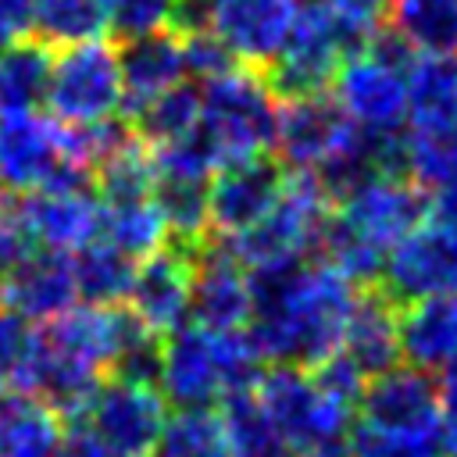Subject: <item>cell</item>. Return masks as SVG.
<instances>
[{"mask_svg": "<svg viewBox=\"0 0 457 457\" xmlns=\"http://www.w3.org/2000/svg\"><path fill=\"white\" fill-rule=\"evenodd\" d=\"M129 311L161 339L193 318V250L168 243L136 264Z\"/></svg>", "mask_w": 457, "mask_h": 457, "instance_id": "e0dca14e", "label": "cell"}, {"mask_svg": "<svg viewBox=\"0 0 457 457\" xmlns=\"http://www.w3.org/2000/svg\"><path fill=\"white\" fill-rule=\"evenodd\" d=\"M68 161L64 125L57 118L39 107L0 114V189L14 196L43 189Z\"/></svg>", "mask_w": 457, "mask_h": 457, "instance_id": "9a60e30c", "label": "cell"}, {"mask_svg": "<svg viewBox=\"0 0 457 457\" xmlns=\"http://www.w3.org/2000/svg\"><path fill=\"white\" fill-rule=\"evenodd\" d=\"M50 75V46L43 39H18L0 46V114L43 107Z\"/></svg>", "mask_w": 457, "mask_h": 457, "instance_id": "f546056e", "label": "cell"}, {"mask_svg": "<svg viewBox=\"0 0 457 457\" xmlns=\"http://www.w3.org/2000/svg\"><path fill=\"white\" fill-rule=\"evenodd\" d=\"M32 246L25 225H21V214H18V196L0 189V275Z\"/></svg>", "mask_w": 457, "mask_h": 457, "instance_id": "ab89813d", "label": "cell"}, {"mask_svg": "<svg viewBox=\"0 0 457 457\" xmlns=\"http://www.w3.org/2000/svg\"><path fill=\"white\" fill-rule=\"evenodd\" d=\"M253 307L250 268L225 239H207L193 250V318L207 328H246Z\"/></svg>", "mask_w": 457, "mask_h": 457, "instance_id": "ac0fdd59", "label": "cell"}, {"mask_svg": "<svg viewBox=\"0 0 457 457\" xmlns=\"http://www.w3.org/2000/svg\"><path fill=\"white\" fill-rule=\"evenodd\" d=\"M218 414H221L232 457H289V446L275 428L271 414L264 411V403L257 400L253 386L225 396L218 403Z\"/></svg>", "mask_w": 457, "mask_h": 457, "instance_id": "f1b7e54d", "label": "cell"}, {"mask_svg": "<svg viewBox=\"0 0 457 457\" xmlns=\"http://www.w3.org/2000/svg\"><path fill=\"white\" fill-rule=\"evenodd\" d=\"M175 18V0H111L107 7V32L125 43L146 32L171 29Z\"/></svg>", "mask_w": 457, "mask_h": 457, "instance_id": "74e56055", "label": "cell"}, {"mask_svg": "<svg viewBox=\"0 0 457 457\" xmlns=\"http://www.w3.org/2000/svg\"><path fill=\"white\" fill-rule=\"evenodd\" d=\"M107 7L111 0H39L36 39L46 46L100 39L107 36Z\"/></svg>", "mask_w": 457, "mask_h": 457, "instance_id": "e575fe53", "label": "cell"}, {"mask_svg": "<svg viewBox=\"0 0 457 457\" xmlns=\"http://www.w3.org/2000/svg\"><path fill=\"white\" fill-rule=\"evenodd\" d=\"M104 239H111L136 261L168 246L171 236H168V225H164V214H161L154 193L104 204Z\"/></svg>", "mask_w": 457, "mask_h": 457, "instance_id": "1f68e13d", "label": "cell"}, {"mask_svg": "<svg viewBox=\"0 0 457 457\" xmlns=\"http://www.w3.org/2000/svg\"><path fill=\"white\" fill-rule=\"evenodd\" d=\"M428 214L425 189L400 171H371L332 200L318 257L357 286L378 282L386 250Z\"/></svg>", "mask_w": 457, "mask_h": 457, "instance_id": "7a4b0ae2", "label": "cell"}, {"mask_svg": "<svg viewBox=\"0 0 457 457\" xmlns=\"http://www.w3.org/2000/svg\"><path fill=\"white\" fill-rule=\"evenodd\" d=\"M79 421H86L114 457H154L168 421V400L157 382L107 375L82 407Z\"/></svg>", "mask_w": 457, "mask_h": 457, "instance_id": "ba28073f", "label": "cell"}, {"mask_svg": "<svg viewBox=\"0 0 457 457\" xmlns=\"http://www.w3.org/2000/svg\"><path fill=\"white\" fill-rule=\"evenodd\" d=\"M289 457H343V453H289Z\"/></svg>", "mask_w": 457, "mask_h": 457, "instance_id": "f6af8a7d", "label": "cell"}, {"mask_svg": "<svg viewBox=\"0 0 457 457\" xmlns=\"http://www.w3.org/2000/svg\"><path fill=\"white\" fill-rule=\"evenodd\" d=\"M118 64H121V82H125V114L146 104L150 96L164 93L168 86L189 79L182 32L175 29L125 39L118 50Z\"/></svg>", "mask_w": 457, "mask_h": 457, "instance_id": "603a6c76", "label": "cell"}, {"mask_svg": "<svg viewBox=\"0 0 457 457\" xmlns=\"http://www.w3.org/2000/svg\"><path fill=\"white\" fill-rule=\"evenodd\" d=\"M39 0H0V46L36 36Z\"/></svg>", "mask_w": 457, "mask_h": 457, "instance_id": "b9f144b4", "label": "cell"}, {"mask_svg": "<svg viewBox=\"0 0 457 457\" xmlns=\"http://www.w3.org/2000/svg\"><path fill=\"white\" fill-rule=\"evenodd\" d=\"M332 218V196L321 186L314 171H289L286 182L268 207V214L250 225L243 236L225 239L246 268H268V264H293L318 257L325 225Z\"/></svg>", "mask_w": 457, "mask_h": 457, "instance_id": "8992f818", "label": "cell"}, {"mask_svg": "<svg viewBox=\"0 0 457 457\" xmlns=\"http://www.w3.org/2000/svg\"><path fill=\"white\" fill-rule=\"evenodd\" d=\"M54 457H114V453L93 436V428H89L86 421L68 418V421H64V436H61Z\"/></svg>", "mask_w": 457, "mask_h": 457, "instance_id": "7bdbcfd3", "label": "cell"}, {"mask_svg": "<svg viewBox=\"0 0 457 457\" xmlns=\"http://www.w3.org/2000/svg\"><path fill=\"white\" fill-rule=\"evenodd\" d=\"M439 411H436V432L443 457H457V364L439 375Z\"/></svg>", "mask_w": 457, "mask_h": 457, "instance_id": "60d3db41", "label": "cell"}, {"mask_svg": "<svg viewBox=\"0 0 457 457\" xmlns=\"http://www.w3.org/2000/svg\"><path fill=\"white\" fill-rule=\"evenodd\" d=\"M300 0H204V29H211L236 64L268 71L293 36Z\"/></svg>", "mask_w": 457, "mask_h": 457, "instance_id": "7c38bea8", "label": "cell"}, {"mask_svg": "<svg viewBox=\"0 0 457 457\" xmlns=\"http://www.w3.org/2000/svg\"><path fill=\"white\" fill-rule=\"evenodd\" d=\"M125 118L146 146L171 143L200 125V86H196V79H182V82L168 86L164 93L150 96L146 104L132 107Z\"/></svg>", "mask_w": 457, "mask_h": 457, "instance_id": "484cf974", "label": "cell"}, {"mask_svg": "<svg viewBox=\"0 0 457 457\" xmlns=\"http://www.w3.org/2000/svg\"><path fill=\"white\" fill-rule=\"evenodd\" d=\"M436 411H439L436 375L407 361H396L393 368L371 375L357 403V418L378 425H400V428H436Z\"/></svg>", "mask_w": 457, "mask_h": 457, "instance_id": "ffe728a7", "label": "cell"}, {"mask_svg": "<svg viewBox=\"0 0 457 457\" xmlns=\"http://www.w3.org/2000/svg\"><path fill=\"white\" fill-rule=\"evenodd\" d=\"M346 54H350L346 36H343L336 14L328 11V4L325 0H307V4H300L289 43L275 57V64L264 71V79H268V86L275 89L278 100L325 93Z\"/></svg>", "mask_w": 457, "mask_h": 457, "instance_id": "9c48e42d", "label": "cell"}, {"mask_svg": "<svg viewBox=\"0 0 457 457\" xmlns=\"http://www.w3.org/2000/svg\"><path fill=\"white\" fill-rule=\"evenodd\" d=\"M343 457H443L436 428H400L353 418Z\"/></svg>", "mask_w": 457, "mask_h": 457, "instance_id": "836d02e7", "label": "cell"}, {"mask_svg": "<svg viewBox=\"0 0 457 457\" xmlns=\"http://www.w3.org/2000/svg\"><path fill=\"white\" fill-rule=\"evenodd\" d=\"M328 93L364 132H400L407 125V71L375 57L371 50L346 54Z\"/></svg>", "mask_w": 457, "mask_h": 457, "instance_id": "8fae6325", "label": "cell"}, {"mask_svg": "<svg viewBox=\"0 0 457 457\" xmlns=\"http://www.w3.org/2000/svg\"><path fill=\"white\" fill-rule=\"evenodd\" d=\"M357 125L343 114L332 93H307L278 100V125H275V157L289 171H318L328 164L350 139Z\"/></svg>", "mask_w": 457, "mask_h": 457, "instance_id": "4fadbf2b", "label": "cell"}, {"mask_svg": "<svg viewBox=\"0 0 457 457\" xmlns=\"http://www.w3.org/2000/svg\"><path fill=\"white\" fill-rule=\"evenodd\" d=\"M425 204H428V214L432 218H439V221H446V225L457 228V175H450L439 186H432Z\"/></svg>", "mask_w": 457, "mask_h": 457, "instance_id": "ee69618b", "label": "cell"}, {"mask_svg": "<svg viewBox=\"0 0 457 457\" xmlns=\"http://www.w3.org/2000/svg\"><path fill=\"white\" fill-rule=\"evenodd\" d=\"M250 278L253 307L246 336L264 364H318L336 353L350 307L364 289L321 257L250 268Z\"/></svg>", "mask_w": 457, "mask_h": 457, "instance_id": "6da1fadb", "label": "cell"}, {"mask_svg": "<svg viewBox=\"0 0 457 457\" xmlns=\"http://www.w3.org/2000/svg\"><path fill=\"white\" fill-rule=\"evenodd\" d=\"M64 421L50 400L29 389H0V457H54Z\"/></svg>", "mask_w": 457, "mask_h": 457, "instance_id": "cb8c5ba5", "label": "cell"}, {"mask_svg": "<svg viewBox=\"0 0 457 457\" xmlns=\"http://www.w3.org/2000/svg\"><path fill=\"white\" fill-rule=\"evenodd\" d=\"M253 393L282 432L289 453H343L357 403L332 393L311 364H264Z\"/></svg>", "mask_w": 457, "mask_h": 457, "instance_id": "277c9868", "label": "cell"}, {"mask_svg": "<svg viewBox=\"0 0 457 457\" xmlns=\"http://www.w3.org/2000/svg\"><path fill=\"white\" fill-rule=\"evenodd\" d=\"M154 457H232L218 407H175L161 428Z\"/></svg>", "mask_w": 457, "mask_h": 457, "instance_id": "d6a6232c", "label": "cell"}, {"mask_svg": "<svg viewBox=\"0 0 457 457\" xmlns=\"http://www.w3.org/2000/svg\"><path fill=\"white\" fill-rule=\"evenodd\" d=\"M378 282V289L389 293L396 303L457 293V228L425 214L386 250Z\"/></svg>", "mask_w": 457, "mask_h": 457, "instance_id": "30bf717a", "label": "cell"}, {"mask_svg": "<svg viewBox=\"0 0 457 457\" xmlns=\"http://www.w3.org/2000/svg\"><path fill=\"white\" fill-rule=\"evenodd\" d=\"M0 303L18 311L21 318L46 325L68 307L79 303L71 253H57L46 246H29L4 275H0Z\"/></svg>", "mask_w": 457, "mask_h": 457, "instance_id": "d6986e66", "label": "cell"}, {"mask_svg": "<svg viewBox=\"0 0 457 457\" xmlns=\"http://www.w3.org/2000/svg\"><path fill=\"white\" fill-rule=\"evenodd\" d=\"M339 350L371 378L400 361V307L389 293L364 286L350 307Z\"/></svg>", "mask_w": 457, "mask_h": 457, "instance_id": "7402d4cb", "label": "cell"}, {"mask_svg": "<svg viewBox=\"0 0 457 457\" xmlns=\"http://www.w3.org/2000/svg\"><path fill=\"white\" fill-rule=\"evenodd\" d=\"M386 21L418 54H457V0H389Z\"/></svg>", "mask_w": 457, "mask_h": 457, "instance_id": "4dcf8cb0", "label": "cell"}, {"mask_svg": "<svg viewBox=\"0 0 457 457\" xmlns=\"http://www.w3.org/2000/svg\"><path fill=\"white\" fill-rule=\"evenodd\" d=\"M136 257H129L111 239H93L79 253H71L79 300L86 303H125L132 278H136Z\"/></svg>", "mask_w": 457, "mask_h": 457, "instance_id": "4316f807", "label": "cell"}, {"mask_svg": "<svg viewBox=\"0 0 457 457\" xmlns=\"http://www.w3.org/2000/svg\"><path fill=\"white\" fill-rule=\"evenodd\" d=\"M400 361L428 375L457 364V293L418 296L400 307Z\"/></svg>", "mask_w": 457, "mask_h": 457, "instance_id": "44dd1931", "label": "cell"}, {"mask_svg": "<svg viewBox=\"0 0 457 457\" xmlns=\"http://www.w3.org/2000/svg\"><path fill=\"white\" fill-rule=\"evenodd\" d=\"M18 214L32 246H46L57 253H79L82 246L104 236V204L93 182L43 186L21 193Z\"/></svg>", "mask_w": 457, "mask_h": 457, "instance_id": "5bb4252c", "label": "cell"}, {"mask_svg": "<svg viewBox=\"0 0 457 457\" xmlns=\"http://www.w3.org/2000/svg\"><path fill=\"white\" fill-rule=\"evenodd\" d=\"M182 46H186V71L196 82L214 79V75H221V71H228L236 64V57L228 54V46L211 29L182 32Z\"/></svg>", "mask_w": 457, "mask_h": 457, "instance_id": "f35d334b", "label": "cell"}, {"mask_svg": "<svg viewBox=\"0 0 457 457\" xmlns=\"http://www.w3.org/2000/svg\"><path fill=\"white\" fill-rule=\"evenodd\" d=\"M207 182L211 179H182V175H157L154 200L164 214L171 243L196 250L211 239V214H207Z\"/></svg>", "mask_w": 457, "mask_h": 457, "instance_id": "83f0119b", "label": "cell"}, {"mask_svg": "<svg viewBox=\"0 0 457 457\" xmlns=\"http://www.w3.org/2000/svg\"><path fill=\"white\" fill-rule=\"evenodd\" d=\"M403 175L425 193L457 175V129H414L403 125Z\"/></svg>", "mask_w": 457, "mask_h": 457, "instance_id": "d590c367", "label": "cell"}, {"mask_svg": "<svg viewBox=\"0 0 457 457\" xmlns=\"http://www.w3.org/2000/svg\"><path fill=\"white\" fill-rule=\"evenodd\" d=\"M275 125L278 96L264 71L232 64L228 71L200 82V132L218 150L221 164L271 154Z\"/></svg>", "mask_w": 457, "mask_h": 457, "instance_id": "5b68a950", "label": "cell"}, {"mask_svg": "<svg viewBox=\"0 0 457 457\" xmlns=\"http://www.w3.org/2000/svg\"><path fill=\"white\" fill-rule=\"evenodd\" d=\"M39 325L0 303V389H21Z\"/></svg>", "mask_w": 457, "mask_h": 457, "instance_id": "8d00e7d4", "label": "cell"}, {"mask_svg": "<svg viewBox=\"0 0 457 457\" xmlns=\"http://www.w3.org/2000/svg\"><path fill=\"white\" fill-rule=\"evenodd\" d=\"M43 107L61 125H93L125 114V82L114 43L100 36L57 46L50 57Z\"/></svg>", "mask_w": 457, "mask_h": 457, "instance_id": "52a82bcc", "label": "cell"}, {"mask_svg": "<svg viewBox=\"0 0 457 457\" xmlns=\"http://www.w3.org/2000/svg\"><path fill=\"white\" fill-rule=\"evenodd\" d=\"M264 361L246 328H207L186 321L161 339L157 386L168 407H218L257 382Z\"/></svg>", "mask_w": 457, "mask_h": 457, "instance_id": "3957f363", "label": "cell"}, {"mask_svg": "<svg viewBox=\"0 0 457 457\" xmlns=\"http://www.w3.org/2000/svg\"><path fill=\"white\" fill-rule=\"evenodd\" d=\"M286 182V168L271 161V154L228 161L207 182V214L214 239H236L250 225H257L275 204Z\"/></svg>", "mask_w": 457, "mask_h": 457, "instance_id": "2e32d148", "label": "cell"}, {"mask_svg": "<svg viewBox=\"0 0 457 457\" xmlns=\"http://www.w3.org/2000/svg\"><path fill=\"white\" fill-rule=\"evenodd\" d=\"M407 125L457 129V54H414L407 68Z\"/></svg>", "mask_w": 457, "mask_h": 457, "instance_id": "d4e9b609", "label": "cell"}]
</instances>
